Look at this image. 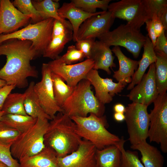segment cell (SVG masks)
I'll return each instance as SVG.
<instances>
[{"label": "cell", "mask_w": 167, "mask_h": 167, "mask_svg": "<svg viewBox=\"0 0 167 167\" xmlns=\"http://www.w3.org/2000/svg\"><path fill=\"white\" fill-rule=\"evenodd\" d=\"M114 58L110 47L99 40L95 41L90 58L94 61L93 69L97 70L101 69L110 75L111 71L110 68L116 66L114 62Z\"/></svg>", "instance_id": "19"}, {"label": "cell", "mask_w": 167, "mask_h": 167, "mask_svg": "<svg viewBox=\"0 0 167 167\" xmlns=\"http://www.w3.org/2000/svg\"><path fill=\"white\" fill-rule=\"evenodd\" d=\"M72 38V30L62 35L51 37L50 41L42 55L43 57L53 60L57 58L65 45Z\"/></svg>", "instance_id": "27"}, {"label": "cell", "mask_w": 167, "mask_h": 167, "mask_svg": "<svg viewBox=\"0 0 167 167\" xmlns=\"http://www.w3.org/2000/svg\"><path fill=\"white\" fill-rule=\"evenodd\" d=\"M13 5L24 14L32 16L31 20L33 24L40 22L43 19L33 6L30 0H15Z\"/></svg>", "instance_id": "34"}, {"label": "cell", "mask_w": 167, "mask_h": 167, "mask_svg": "<svg viewBox=\"0 0 167 167\" xmlns=\"http://www.w3.org/2000/svg\"><path fill=\"white\" fill-rule=\"evenodd\" d=\"M155 79L158 94L165 92L167 90V55L155 52Z\"/></svg>", "instance_id": "28"}, {"label": "cell", "mask_w": 167, "mask_h": 167, "mask_svg": "<svg viewBox=\"0 0 167 167\" xmlns=\"http://www.w3.org/2000/svg\"><path fill=\"white\" fill-rule=\"evenodd\" d=\"M4 114H5V113L4 111L2 110L0 111V119L2 116Z\"/></svg>", "instance_id": "49"}, {"label": "cell", "mask_w": 167, "mask_h": 167, "mask_svg": "<svg viewBox=\"0 0 167 167\" xmlns=\"http://www.w3.org/2000/svg\"><path fill=\"white\" fill-rule=\"evenodd\" d=\"M155 63L150 66L148 71L145 74L136 86H135L126 96L132 102L148 107L159 94L155 79Z\"/></svg>", "instance_id": "13"}, {"label": "cell", "mask_w": 167, "mask_h": 167, "mask_svg": "<svg viewBox=\"0 0 167 167\" xmlns=\"http://www.w3.org/2000/svg\"><path fill=\"white\" fill-rule=\"evenodd\" d=\"M125 142L122 138L119 144L121 152L120 167H145L139 159L137 151L125 149L124 145Z\"/></svg>", "instance_id": "33"}, {"label": "cell", "mask_w": 167, "mask_h": 167, "mask_svg": "<svg viewBox=\"0 0 167 167\" xmlns=\"http://www.w3.org/2000/svg\"><path fill=\"white\" fill-rule=\"evenodd\" d=\"M34 82L30 83L24 93L25 97L24 101V106L27 114L35 118H45L49 120L51 118L45 112L41 106L38 98L33 90Z\"/></svg>", "instance_id": "25"}, {"label": "cell", "mask_w": 167, "mask_h": 167, "mask_svg": "<svg viewBox=\"0 0 167 167\" xmlns=\"http://www.w3.org/2000/svg\"><path fill=\"white\" fill-rule=\"evenodd\" d=\"M119 144L117 146L110 145L101 149H96L95 167H120L121 152Z\"/></svg>", "instance_id": "24"}, {"label": "cell", "mask_w": 167, "mask_h": 167, "mask_svg": "<svg viewBox=\"0 0 167 167\" xmlns=\"http://www.w3.org/2000/svg\"><path fill=\"white\" fill-rule=\"evenodd\" d=\"M58 58L47 63L48 65L52 72L61 77L67 84L73 87L85 79L94 65V61L91 58H87L78 63L67 65L62 62Z\"/></svg>", "instance_id": "12"}, {"label": "cell", "mask_w": 167, "mask_h": 167, "mask_svg": "<svg viewBox=\"0 0 167 167\" xmlns=\"http://www.w3.org/2000/svg\"><path fill=\"white\" fill-rule=\"evenodd\" d=\"M51 77L55 99L57 104L61 108L71 94L75 87H71L66 84L62 78L52 72Z\"/></svg>", "instance_id": "30"}, {"label": "cell", "mask_w": 167, "mask_h": 167, "mask_svg": "<svg viewBox=\"0 0 167 167\" xmlns=\"http://www.w3.org/2000/svg\"><path fill=\"white\" fill-rule=\"evenodd\" d=\"M1 0H0V6H1Z\"/></svg>", "instance_id": "50"}, {"label": "cell", "mask_w": 167, "mask_h": 167, "mask_svg": "<svg viewBox=\"0 0 167 167\" xmlns=\"http://www.w3.org/2000/svg\"><path fill=\"white\" fill-rule=\"evenodd\" d=\"M6 84V82L4 80L0 79V87H2Z\"/></svg>", "instance_id": "47"}, {"label": "cell", "mask_w": 167, "mask_h": 167, "mask_svg": "<svg viewBox=\"0 0 167 167\" xmlns=\"http://www.w3.org/2000/svg\"><path fill=\"white\" fill-rule=\"evenodd\" d=\"M145 7L151 19L153 15L157 16L164 9L167 8L166 0H142Z\"/></svg>", "instance_id": "38"}, {"label": "cell", "mask_w": 167, "mask_h": 167, "mask_svg": "<svg viewBox=\"0 0 167 167\" xmlns=\"http://www.w3.org/2000/svg\"><path fill=\"white\" fill-rule=\"evenodd\" d=\"M1 55L6 56V62L0 70V79L6 84L24 88L28 85V77H38V71L30 61L41 55L31 41L15 39L5 41L0 44Z\"/></svg>", "instance_id": "1"}, {"label": "cell", "mask_w": 167, "mask_h": 167, "mask_svg": "<svg viewBox=\"0 0 167 167\" xmlns=\"http://www.w3.org/2000/svg\"><path fill=\"white\" fill-rule=\"evenodd\" d=\"M54 19L49 18L38 23L29 24L11 33L0 35V44L12 39L31 41L35 49L42 55L51 38Z\"/></svg>", "instance_id": "6"}, {"label": "cell", "mask_w": 167, "mask_h": 167, "mask_svg": "<svg viewBox=\"0 0 167 167\" xmlns=\"http://www.w3.org/2000/svg\"><path fill=\"white\" fill-rule=\"evenodd\" d=\"M49 121L46 118H38L35 124L19 134L11 146V155L14 158L19 161L35 155L45 148L44 137Z\"/></svg>", "instance_id": "5"}, {"label": "cell", "mask_w": 167, "mask_h": 167, "mask_svg": "<svg viewBox=\"0 0 167 167\" xmlns=\"http://www.w3.org/2000/svg\"><path fill=\"white\" fill-rule=\"evenodd\" d=\"M51 73L47 63H43L41 68V79L35 84L33 90L41 106L52 119L57 113L62 112V110L55 99Z\"/></svg>", "instance_id": "11"}, {"label": "cell", "mask_w": 167, "mask_h": 167, "mask_svg": "<svg viewBox=\"0 0 167 167\" xmlns=\"http://www.w3.org/2000/svg\"><path fill=\"white\" fill-rule=\"evenodd\" d=\"M32 16L21 12L9 0H1L0 8V35L12 33L25 26Z\"/></svg>", "instance_id": "15"}, {"label": "cell", "mask_w": 167, "mask_h": 167, "mask_svg": "<svg viewBox=\"0 0 167 167\" xmlns=\"http://www.w3.org/2000/svg\"><path fill=\"white\" fill-rule=\"evenodd\" d=\"M95 41L94 38L78 40L76 42L75 46L83 53L85 58H90L92 49Z\"/></svg>", "instance_id": "39"}, {"label": "cell", "mask_w": 167, "mask_h": 167, "mask_svg": "<svg viewBox=\"0 0 167 167\" xmlns=\"http://www.w3.org/2000/svg\"><path fill=\"white\" fill-rule=\"evenodd\" d=\"M104 11L96 12L94 13L86 12L77 7L71 1L64 2L59 8L58 13L62 19H68L73 28V38L74 42L77 40V35L79 28L81 24L86 19L92 16L101 14Z\"/></svg>", "instance_id": "18"}, {"label": "cell", "mask_w": 167, "mask_h": 167, "mask_svg": "<svg viewBox=\"0 0 167 167\" xmlns=\"http://www.w3.org/2000/svg\"><path fill=\"white\" fill-rule=\"evenodd\" d=\"M145 23L146 29L148 32L147 36L151 41L154 47L157 37L155 32L153 20L152 19H148L146 21Z\"/></svg>", "instance_id": "42"}, {"label": "cell", "mask_w": 167, "mask_h": 167, "mask_svg": "<svg viewBox=\"0 0 167 167\" xmlns=\"http://www.w3.org/2000/svg\"><path fill=\"white\" fill-rule=\"evenodd\" d=\"M83 53L78 49L75 45L69 46L66 52L58 58L62 62L67 65L74 64L78 62H82L85 58Z\"/></svg>", "instance_id": "35"}, {"label": "cell", "mask_w": 167, "mask_h": 167, "mask_svg": "<svg viewBox=\"0 0 167 167\" xmlns=\"http://www.w3.org/2000/svg\"><path fill=\"white\" fill-rule=\"evenodd\" d=\"M16 87L15 85H7L0 87V111L2 109L3 104L8 95Z\"/></svg>", "instance_id": "41"}, {"label": "cell", "mask_w": 167, "mask_h": 167, "mask_svg": "<svg viewBox=\"0 0 167 167\" xmlns=\"http://www.w3.org/2000/svg\"><path fill=\"white\" fill-rule=\"evenodd\" d=\"M148 106L132 102L126 107L125 120L131 145L146 141L148 137L150 120Z\"/></svg>", "instance_id": "9"}, {"label": "cell", "mask_w": 167, "mask_h": 167, "mask_svg": "<svg viewBox=\"0 0 167 167\" xmlns=\"http://www.w3.org/2000/svg\"><path fill=\"white\" fill-rule=\"evenodd\" d=\"M96 148L89 141L83 139L78 148L62 157H58L59 167H95Z\"/></svg>", "instance_id": "17"}, {"label": "cell", "mask_w": 167, "mask_h": 167, "mask_svg": "<svg viewBox=\"0 0 167 167\" xmlns=\"http://www.w3.org/2000/svg\"><path fill=\"white\" fill-rule=\"evenodd\" d=\"M32 2L43 20L52 18L72 28L69 21L63 19L59 16L58 10L60 7V5L58 1L52 0H32Z\"/></svg>", "instance_id": "26"}, {"label": "cell", "mask_w": 167, "mask_h": 167, "mask_svg": "<svg viewBox=\"0 0 167 167\" xmlns=\"http://www.w3.org/2000/svg\"><path fill=\"white\" fill-rule=\"evenodd\" d=\"M112 51L118 59L119 68L114 71L113 77L118 82L126 81L130 83L135 71L137 70L139 61L132 60L126 56L119 46H114Z\"/></svg>", "instance_id": "20"}, {"label": "cell", "mask_w": 167, "mask_h": 167, "mask_svg": "<svg viewBox=\"0 0 167 167\" xmlns=\"http://www.w3.org/2000/svg\"><path fill=\"white\" fill-rule=\"evenodd\" d=\"M165 31L157 38L154 49L155 52H159L167 55V39Z\"/></svg>", "instance_id": "40"}, {"label": "cell", "mask_w": 167, "mask_h": 167, "mask_svg": "<svg viewBox=\"0 0 167 167\" xmlns=\"http://www.w3.org/2000/svg\"><path fill=\"white\" fill-rule=\"evenodd\" d=\"M149 113L148 137L150 142L160 144L161 151L167 152V94H159Z\"/></svg>", "instance_id": "8"}, {"label": "cell", "mask_w": 167, "mask_h": 167, "mask_svg": "<svg viewBox=\"0 0 167 167\" xmlns=\"http://www.w3.org/2000/svg\"><path fill=\"white\" fill-rule=\"evenodd\" d=\"M77 126V132L83 139L87 140L95 146L96 149H101L106 147L117 146L122 138L109 132L106 116L98 117L93 113L88 116L71 117Z\"/></svg>", "instance_id": "4"}, {"label": "cell", "mask_w": 167, "mask_h": 167, "mask_svg": "<svg viewBox=\"0 0 167 167\" xmlns=\"http://www.w3.org/2000/svg\"><path fill=\"white\" fill-rule=\"evenodd\" d=\"M131 149L139 151L141 155L140 161L145 167H163L164 157L158 148L146 141L131 145Z\"/></svg>", "instance_id": "23"}, {"label": "cell", "mask_w": 167, "mask_h": 167, "mask_svg": "<svg viewBox=\"0 0 167 167\" xmlns=\"http://www.w3.org/2000/svg\"><path fill=\"white\" fill-rule=\"evenodd\" d=\"M37 119L28 115L6 113L2 116L0 121L8 126L21 133L35 124Z\"/></svg>", "instance_id": "29"}, {"label": "cell", "mask_w": 167, "mask_h": 167, "mask_svg": "<svg viewBox=\"0 0 167 167\" xmlns=\"http://www.w3.org/2000/svg\"><path fill=\"white\" fill-rule=\"evenodd\" d=\"M157 16L163 24L165 31L167 29V8L163 10Z\"/></svg>", "instance_id": "44"}, {"label": "cell", "mask_w": 167, "mask_h": 167, "mask_svg": "<svg viewBox=\"0 0 167 167\" xmlns=\"http://www.w3.org/2000/svg\"><path fill=\"white\" fill-rule=\"evenodd\" d=\"M91 86L86 79L80 81L62 106V112L70 117H86L90 113L98 117L103 116L105 105L95 96Z\"/></svg>", "instance_id": "3"}, {"label": "cell", "mask_w": 167, "mask_h": 167, "mask_svg": "<svg viewBox=\"0 0 167 167\" xmlns=\"http://www.w3.org/2000/svg\"><path fill=\"white\" fill-rule=\"evenodd\" d=\"M85 79L94 87L95 96L104 105L112 101L115 95L121 92L128 84L125 80L116 83L112 79L102 78L97 70L93 69L88 73Z\"/></svg>", "instance_id": "14"}, {"label": "cell", "mask_w": 167, "mask_h": 167, "mask_svg": "<svg viewBox=\"0 0 167 167\" xmlns=\"http://www.w3.org/2000/svg\"><path fill=\"white\" fill-rule=\"evenodd\" d=\"M110 0H72L71 1L77 8L90 13H96L97 8L103 11H107Z\"/></svg>", "instance_id": "32"}, {"label": "cell", "mask_w": 167, "mask_h": 167, "mask_svg": "<svg viewBox=\"0 0 167 167\" xmlns=\"http://www.w3.org/2000/svg\"><path fill=\"white\" fill-rule=\"evenodd\" d=\"M115 19L108 11L90 17L80 25L78 32L77 40L95 39L107 32L109 31Z\"/></svg>", "instance_id": "16"}, {"label": "cell", "mask_w": 167, "mask_h": 167, "mask_svg": "<svg viewBox=\"0 0 167 167\" xmlns=\"http://www.w3.org/2000/svg\"><path fill=\"white\" fill-rule=\"evenodd\" d=\"M114 119L117 122H120L125 120V115L124 113H115L114 114Z\"/></svg>", "instance_id": "46"}, {"label": "cell", "mask_w": 167, "mask_h": 167, "mask_svg": "<svg viewBox=\"0 0 167 167\" xmlns=\"http://www.w3.org/2000/svg\"><path fill=\"white\" fill-rule=\"evenodd\" d=\"M82 139L71 117L59 112L49 122L44 143L55 152L58 157H62L76 151Z\"/></svg>", "instance_id": "2"}, {"label": "cell", "mask_w": 167, "mask_h": 167, "mask_svg": "<svg viewBox=\"0 0 167 167\" xmlns=\"http://www.w3.org/2000/svg\"><path fill=\"white\" fill-rule=\"evenodd\" d=\"M107 10L115 18L125 20L138 30L150 19L142 0H121L109 4Z\"/></svg>", "instance_id": "10"}, {"label": "cell", "mask_w": 167, "mask_h": 167, "mask_svg": "<svg viewBox=\"0 0 167 167\" xmlns=\"http://www.w3.org/2000/svg\"><path fill=\"white\" fill-rule=\"evenodd\" d=\"M147 36L140 30L126 24H122L112 31L102 34L97 38L108 46H122L137 58L145 43Z\"/></svg>", "instance_id": "7"}, {"label": "cell", "mask_w": 167, "mask_h": 167, "mask_svg": "<svg viewBox=\"0 0 167 167\" xmlns=\"http://www.w3.org/2000/svg\"><path fill=\"white\" fill-rule=\"evenodd\" d=\"M152 19L153 22L155 35L157 38L160 36L164 31H165V30L163 24L156 15H154Z\"/></svg>", "instance_id": "43"}, {"label": "cell", "mask_w": 167, "mask_h": 167, "mask_svg": "<svg viewBox=\"0 0 167 167\" xmlns=\"http://www.w3.org/2000/svg\"><path fill=\"white\" fill-rule=\"evenodd\" d=\"M113 110L115 113H124L126 110V107L121 103L115 104L113 107Z\"/></svg>", "instance_id": "45"}, {"label": "cell", "mask_w": 167, "mask_h": 167, "mask_svg": "<svg viewBox=\"0 0 167 167\" xmlns=\"http://www.w3.org/2000/svg\"><path fill=\"white\" fill-rule=\"evenodd\" d=\"M19 161V167H59L55 152L47 146L37 154Z\"/></svg>", "instance_id": "21"}, {"label": "cell", "mask_w": 167, "mask_h": 167, "mask_svg": "<svg viewBox=\"0 0 167 167\" xmlns=\"http://www.w3.org/2000/svg\"><path fill=\"white\" fill-rule=\"evenodd\" d=\"M25 97L24 92L10 93L5 101L2 110L4 111L5 114L28 115L24 106Z\"/></svg>", "instance_id": "31"}, {"label": "cell", "mask_w": 167, "mask_h": 167, "mask_svg": "<svg viewBox=\"0 0 167 167\" xmlns=\"http://www.w3.org/2000/svg\"><path fill=\"white\" fill-rule=\"evenodd\" d=\"M0 167H8L6 165L0 161Z\"/></svg>", "instance_id": "48"}, {"label": "cell", "mask_w": 167, "mask_h": 167, "mask_svg": "<svg viewBox=\"0 0 167 167\" xmlns=\"http://www.w3.org/2000/svg\"><path fill=\"white\" fill-rule=\"evenodd\" d=\"M12 144L0 143V161L8 167H19V162L11 155V148Z\"/></svg>", "instance_id": "37"}, {"label": "cell", "mask_w": 167, "mask_h": 167, "mask_svg": "<svg viewBox=\"0 0 167 167\" xmlns=\"http://www.w3.org/2000/svg\"><path fill=\"white\" fill-rule=\"evenodd\" d=\"M143 52L140 60L139 61L138 66L132 78V81L127 87L128 90H131L138 84L142 79L148 67L155 63L156 56L151 41L147 36L145 43L143 47Z\"/></svg>", "instance_id": "22"}, {"label": "cell", "mask_w": 167, "mask_h": 167, "mask_svg": "<svg viewBox=\"0 0 167 167\" xmlns=\"http://www.w3.org/2000/svg\"><path fill=\"white\" fill-rule=\"evenodd\" d=\"M21 133L0 121V143H12Z\"/></svg>", "instance_id": "36"}]
</instances>
